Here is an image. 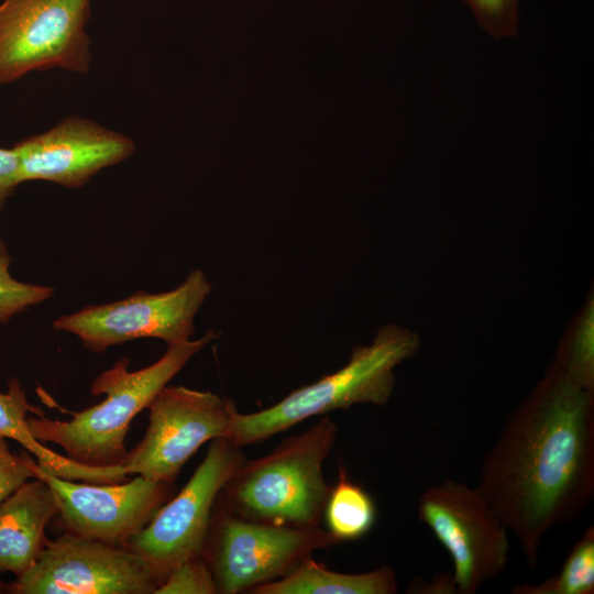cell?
Returning <instances> with one entry per match:
<instances>
[{"label": "cell", "mask_w": 594, "mask_h": 594, "mask_svg": "<svg viewBox=\"0 0 594 594\" xmlns=\"http://www.w3.org/2000/svg\"><path fill=\"white\" fill-rule=\"evenodd\" d=\"M479 488L536 568L547 534L594 494V388L551 363L485 454Z\"/></svg>", "instance_id": "1"}, {"label": "cell", "mask_w": 594, "mask_h": 594, "mask_svg": "<svg viewBox=\"0 0 594 594\" xmlns=\"http://www.w3.org/2000/svg\"><path fill=\"white\" fill-rule=\"evenodd\" d=\"M219 337L213 330L197 340L167 345L153 364L130 371L123 358L103 371L90 386L95 396L105 399L85 410L73 413L70 420H51L43 415L29 417L32 435L40 442L63 448L69 459L92 466L121 465L128 451L125 437L130 424L190 359Z\"/></svg>", "instance_id": "2"}, {"label": "cell", "mask_w": 594, "mask_h": 594, "mask_svg": "<svg viewBox=\"0 0 594 594\" xmlns=\"http://www.w3.org/2000/svg\"><path fill=\"white\" fill-rule=\"evenodd\" d=\"M338 429L324 416L274 451L244 460L219 494L224 509L239 517L284 526L317 527L323 519L331 486L323 464Z\"/></svg>", "instance_id": "3"}, {"label": "cell", "mask_w": 594, "mask_h": 594, "mask_svg": "<svg viewBox=\"0 0 594 594\" xmlns=\"http://www.w3.org/2000/svg\"><path fill=\"white\" fill-rule=\"evenodd\" d=\"M420 346L418 334L385 324L369 345L352 349L338 371L299 387L260 411L234 415L228 439L237 447L257 443L318 415L354 405L384 406L395 387V370Z\"/></svg>", "instance_id": "4"}, {"label": "cell", "mask_w": 594, "mask_h": 594, "mask_svg": "<svg viewBox=\"0 0 594 594\" xmlns=\"http://www.w3.org/2000/svg\"><path fill=\"white\" fill-rule=\"evenodd\" d=\"M339 543L326 529L261 522L215 506L204 556L220 594L249 592Z\"/></svg>", "instance_id": "5"}, {"label": "cell", "mask_w": 594, "mask_h": 594, "mask_svg": "<svg viewBox=\"0 0 594 594\" xmlns=\"http://www.w3.org/2000/svg\"><path fill=\"white\" fill-rule=\"evenodd\" d=\"M94 0H2L0 86L35 70L88 74L91 41L86 26Z\"/></svg>", "instance_id": "6"}, {"label": "cell", "mask_w": 594, "mask_h": 594, "mask_svg": "<svg viewBox=\"0 0 594 594\" xmlns=\"http://www.w3.org/2000/svg\"><path fill=\"white\" fill-rule=\"evenodd\" d=\"M418 516L452 558L459 594H474L508 563V529L477 487L446 480L419 497Z\"/></svg>", "instance_id": "7"}, {"label": "cell", "mask_w": 594, "mask_h": 594, "mask_svg": "<svg viewBox=\"0 0 594 594\" xmlns=\"http://www.w3.org/2000/svg\"><path fill=\"white\" fill-rule=\"evenodd\" d=\"M211 290L205 273L194 270L172 290L157 294L140 290L114 302L87 306L58 317L52 327L76 336L95 353L141 338L178 344L190 340L195 317Z\"/></svg>", "instance_id": "8"}, {"label": "cell", "mask_w": 594, "mask_h": 594, "mask_svg": "<svg viewBox=\"0 0 594 594\" xmlns=\"http://www.w3.org/2000/svg\"><path fill=\"white\" fill-rule=\"evenodd\" d=\"M244 460L231 440L213 439L183 490L129 540L127 548L151 564L161 583L180 563L204 554L219 494Z\"/></svg>", "instance_id": "9"}, {"label": "cell", "mask_w": 594, "mask_h": 594, "mask_svg": "<svg viewBox=\"0 0 594 594\" xmlns=\"http://www.w3.org/2000/svg\"><path fill=\"white\" fill-rule=\"evenodd\" d=\"M143 439L127 453L121 466L127 475L174 483L185 463L206 442L228 438L234 403L212 392L185 386L160 391L147 407Z\"/></svg>", "instance_id": "10"}, {"label": "cell", "mask_w": 594, "mask_h": 594, "mask_svg": "<svg viewBox=\"0 0 594 594\" xmlns=\"http://www.w3.org/2000/svg\"><path fill=\"white\" fill-rule=\"evenodd\" d=\"M160 584L134 551L66 532L48 540L9 594H155Z\"/></svg>", "instance_id": "11"}, {"label": "cell", "mask_w": 594, "mask_h": 594, "mask_svg": "<svg viewBox=\"0 0 594 594\" xmlns=\"http://www.w3.org/2000/svg\"><path fill=\"white\" fill-rule=\"evenodd\" d=\"M26 459L33 476L51 487L67 534L116 547L127 548L175 492L174 483L141 475L119 483H78L46 472L29 453Z\"/></svg>", "instance_id": "12"}, {"label": "cell", "mask_w": 594, "mask_h": 594, "mask_svg": "<svg viewBox=\"0 0 594 594\" xmlns=\"http://www.w3.org/2000/svg\"><path fill=\"white\" fill-rule=\"evenodd\" d=\"M12 148L19 160L21 183L45 180L79 188L100 170L131 157L135 143L95 120L69 116L47 131L21 140Z\"/></svg>", "instance_id": "13"}, {"label": "cell", "mask_w": 594, "mask_h": 594, "mask_svg": "<svg viewBox=\"0 0 594 594\" xmlns=\"http://www.w3.org/2000/svg\"><path fill=\"white\" fill-rule=\"evenodd\" d=\"M58 508L51 487L33 477L0 504V572L15 576L32 566L45 549V529Z\"/></svg>", "instance_id": "14"}, {"label": "cell", "mask_w": 594, "mask_h": 594, "mask_svg": "<svg viewBox=\"0 0 594 594\" xmlns=\"http://www.w3.org/2000/svg\"><path fill=\"white\" fill-rule=\"evenodd\" d=\"M29 413L43 415L41 409L29 404L21 383L12 377L7 393H0V438L16 441L36 458L43 470L55 476L88 483H105L109 480L108 468L79 463L43 446L30 430Z\"/></svg>", "instance_id": "15"}, {"label": "cell", "mask_w": 594, "mask_h": 594, "mask_svg": "<svg viewBox=\"0 0 594 594\" xmlns=\"http://www.w3.org/2000/svg\"><path fill=\"white\" fill-rule=\"evenodd\" d=\"M398 591L396 573L387 565L365 573L331 571L311 557L292 572L255 586L253 594H394Z\"/></svg>", "instance_id": "16"}, {"label": "cell", "mask_w": 594, "mask_h": 594, "mask_svg": "<svg viewBox=\"0 0 594 594\" xmlns=\"http://www.w3.org/2000/svg\"><path fill=\"white\" fill-rule=\"evenodd\" d=\"M327 531L338 541H351L364 537L374 526L376 507L370 494L350 481L340 465L339 479L331 486L324 506Z\"/></svg>", "instance_id": "17"}, {"label": "cell", "mask_w": 594, "mask_h": 594, "mask_svg": "<svg viewBox=\"0 0 594 594\" xmlns=\"http://www.w3.org/2000/svg\"><path fill=\"white\" fill-rule=\"evenodd\" d=\"M513 594H593L594 528L588 527L553 576L538 583H524L509 590Z\"/></svg>", "instance_id": "18"}, {"label": "cell", "mask_w": 594, "mask_h": 594, "mask_svg": "<svg viewBox=\"0 0 594 594\" xmlns=\"http://www.w3.org/2000/svg\"><path fill=\"white\" fill-rule=\"evenodd\" d=\"M579 384L594 388V298H586L552 362Z\"/></svg>", "instance_id": "19"}, {"label": "cell", "mask_w": 594, "mask_h": 594, "mask_svg": "<svg viewBox=\"0 0 594 594\" xmlns=\"http://www.w3.org/2000/svg\"><path fill=\"white\" fill-rule=\"evenodd\" d=\"M10 264L11 257L7 245L0 239V323L2 324L54 295L53 287L15 279L10 273Z\"/></svg>", "instance_id": "20"}, {"label": "cell", "mask_w": 594, "mask_h": 594, "mask_svg": "<svg viewBox=\"0 0 594 594\" xmlns=\"http://www.w3.org/2000/svg\"><path fill=\"white\" fill-rule=\"evenodd\" d=\"M211 568L204 554L189 558L175 568L155 594H217Z\"/></svg>", "instance_id": "21"}, {"label": "cell", "mask_w": 594, "mask_h": 594, "mask_svg": "<svg viewBox=\"0 0 594 594\" xmlns=\"http://www.w3.org/2000/svg\"><path fill=\"white\" fill-rule=\"evenodd\" d=\"M477 24L494 40L513 37L519 30L520 0H463Z\"/></svg>", "instance_id": "22"}, {"label": "cell", "mask_w": 594, "mask_h": 594, "mask_svg": "<svg viewBox=\"0 0 594 594\" xmlns=\"http://www.w3.org/2000/svg\"><path fill=\"white\" fill-rule=\"evenodd\" d=\"M28 452L14 454L7 439L0 438V504L21 485L33 479L29 466Z\"/></svg>", "instance_id": "23"}, {"label": "cell", "mask_w": 594, "mask_h": 594, "mask_svg": "<svg viewBox=\"0 0 594 594\" xmlns=\"http://www.w3.org/2000/svg\"><path fill=\"white\" fill-rule=\"evenodd\" d=\"M21 184L19 160L12 147H0V210Z\"/></svg>", "instance_id": "24"}, {"label": "cell", "mask_w": 594, "mask_h": 594, "mask_svg": "<svg viewBox=\"0 0 594 594\" xmlns=\"http://www.w3.org/2000/svg\"><path fill=\"white\" fill-rule=\"evenodd\" d=\"M1 574V572H0ZM9 594L10 593V583H4L3 580L0 576V594Z\"/></svg>", "instance_id": "25"}]
</instances>
